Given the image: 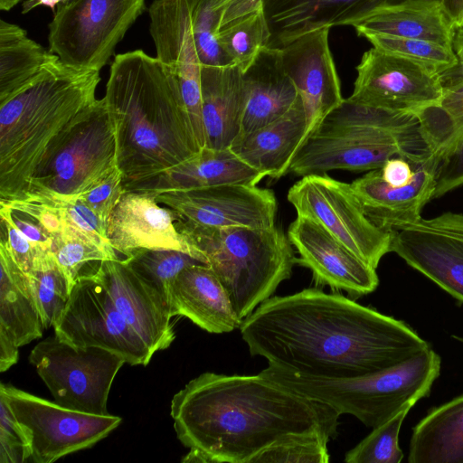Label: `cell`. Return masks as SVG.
Returning <instances> with one entry per match:
<instances>
[{
    "mask_svg": "<svg viewBox=\"0 0 463 463\" xmlns=\"http://www.w3.org/2000/svg\"><path fill=\"white\" fill-rule=\"evenodd\" d=\"M240 330L252 356L314 378L367 375L430 348L404 322L317 288L269 298Z\"/></svg>",
    "mask_w": 463,
    "mask_h": 463,
    "instance_id": "obj_1",
    "label": "cell"
},
{
    "mask_svg": "<svg viewBox=\"0 0 463 463\" xmlns=\"http://www.w3.org/2000/svg\"><path fill=\"white\" fill-rule=\"evenodd\" d=\"M339 416L260 373H203L171 401L176 436L198 463H250L269 445L296 435L334 439Z\"/></svg>",
    "mask_w": 463,
    "mask_h": 463,
    "instance_id": "obj_2",
    "label": "cell"
},
{
    "mask_svg": "<svg viewBox=\"0 0 463 463\" xmlns=\"http://www.w3.org/2000/svg\"><path fill=\"white\" fill-rule=\"evenodd\" d=\"M104 99L112 118L125 191L169 172L200 150L179 82L142 50L118 54Z\"/></svg>",
    "mask_w": 463,
    "mask_h": 463,
    "instance_id": "obj_3",
    "label": "cell"
},
{
    "mask_svg": "<svg viewBox=\"0 0 463 463\" xmlns=\"http://www.w3.org/2000/svg\"><path fill=\"white\" fill-rule=\"evenodd\" d=\"M99 71L55 54L24 86L0 101V203L24 200L50 143L97 99Z\"/></svg>",
    "mask_w": 463,
    "mask_h": 463,
    "instance_id": "obj_4",
    "label": "cell"
},
{
    "mask_svg": "<svg viewBox=\"0 0 463 463\" xmlns=\"http://www.w3.org/2000/svg\"><path fill=\"white\" fill-rule=\"evenodd\" d=\"M394 156L417 166L431 158L430 147L412 113L394 112L345 99L307 137L289 172L304 176L332 170L370 171Z\"/></svg>",
    "mask_w": 463,
    "mask_h": 463,
    "instance_id": "obj_5",
    "label": "cell"
},
{
    "mask_svg": "<svg viewBox=\"0 0 463 463\" xmlns=\"http://www.w3.org/2000/svg\"><path fill=\"white\" fill-rule=\"evenodd\" d=\"M178 229L226 290L241 320L291 277L297 256L288 235L269 228L198 226L178 219Z\"/></svg>",
    "mask_w": 463,
    "mask_h": 463,
    "instance_id": "obj_6",
    "label": "cell"
},
{
    "mask_svg": "<svg viewBox=\"0 0 463 463\" xmlns=\"http://www.w3.org/2000/svg\"><path fill=\"white\" fill-rule=\"evenodd\" d=\"M440 364L439 354L428 348L396 365L354 378H314L271 364L260 373L373 429L429 395Z\"/></svg>",
    "mask_w": 463,
    "mask_h": 463,
    "instance_id": "obj_7",
    "label": "cell"
},
{
    "mask_svg": "<svg viewBox=\"0 0 463 463\" xmlns=\"http://www.w3.org/2000/svg\"><path fill=\"white\" fill-rule=\"evenodd\" d=\"M116 168L115 128L103 98L80 111L50 143L24 200L76 199Z\"/></svg>",
    "mask_w": 463,
    "mask_h": 463,
    "instance_id": "obj_8",
    "label": "cell"
},
{
    "mask_svg": "<svg viewBox=\"0 0 463 463\" xmlns=\"http://www.w3.org/2000/svg\"><path fill=\"white\" fill-rule=\"evenodd\" d=\"M145 9V0H71L60 5L49 24V50L69 66L100 71Z\"/></svg>",
    "mask_w": 463,
    "mask_h": 463,
    "instance_id": "obj_9",
    "label": "cell"
},
{
    "mask_svg": "<svg viewBox=\"0 0 463 463\" xmlns=\"http://www.w3.org/2000/svg\"><path fill=\"white\" fill-rule=\"evenodd\" d=\"M28 359L55 402L99 415L109 413L107 404L112 383L126 364L112 351L73 345L55 334L40 341Z\"/></svg>",
    "mask_w": 463,
    "mask_h": 463,
    "instance_id": "obj_10",
    "label": "cell"
},
{
    "mask_svg": "<svg viewBox=\"0 0 463 463\" xmlns=\"http://www.w3.org/2000/svg\"><path fill=\"white\" fill-rule=\"evenodd\" d=\"M287 198L297 215L316 222L373 269L391 252L392 232L367 218L350 184L311 174L296 182Z\"/></svg>",
    "mask_w": 463,
    "mask_h": 463,
    "instance_id": "obj_11",
    "label": "cell"
},
{
    "mask_svg": "<svg viewBox=\"0 0 463 463\" xmlns=\"http://www.w3.org/2000/svg\"><path fill=\"white\" fill-rule=\"evenodd\" d=\"M5 398L24 430L34 463H52L89 449L106 438L122 419L110 413L83 412L1 383Z\"/></svg>",
    "mask_w": 463,
    "mask_h": 463,
    "instance_id": "obj_12",
    "label": "cell"
},
{
    "mask_svg": "<svg viewBox=\"0 0 463 463\" xmlns=\"http://www.w3.org/2000/svg\"><path fill=\"white\" fill-rule=\"evenodd\" d=\"M53 329L59 338L69 344L112 351L130 365H146L154 355L95 276L75 283Z\"/></svg>",
    "mask_w": 463,
    "mask_h": 463,
    "instance_id": "obj_13",
    "label": "cell"
},
{
    "mask_svg": "<svg viewBox=\"0 0 463 463\" xmlns=\"http://www.w3.org/2000/svg\"><path fill=\"white\" fill-rule=\"evenodd\" d=\"M356 71L348 99L361 105L415 114L439 104L443 93L438 74L373 46L363 54Z\"/></svg>",
    "mask_w": 463,
    "mask_h": 463,
    "instance_id": "obj_14",
    "label": "cell"
},
{
    "mask_svg": "<svg viewBox=\"0 0 463 463\" xmlns=\"http://www.w3.org/2000/svg\"><path fill=\"white\" fill-rule=\"evenodd\" d=\"M156 197L183 221L211 228H269L278 212L273 191L250 184L172 191Z\"/></svg>",
    "mask_w": 463,
    "mask_h": 463,
    "instance_id": "obj_15",
    "label": "cell"
},
{
    "mask_svg": "<svg viewBox=\"0 0 463 463\" xmlns=\"http://www.w3.org/2000/svg\"><path fill=\"white\" fill-rule=\"evenodd\" d=\"M288 238L297 250V264L312 272L317 286L342 290L356 299L374 291L379 284L373 269L313 220L297 215Z\"/></svg>",
    "mask_w": 463,
    "mask_h": 463,
    "instance_id": "obj_16",
    "label": "cell"
},
{
    "mask_svg": "<svg viewBox=\"0 0 463 463\" xmlns=\"http://www.w3.org/2000/svg\"><path fill=\"white\" fill-rule=\"evenodd\" d=\"M329 29L307 33L280 48L284 70L294 83L305 109L304 141L345 99L329 48Z\"/></svg>",
    "mask_w": 463,
    "mask_h": 463,
    "instance_id": "obj_17",
    "label": "cell"
},
{
    "mask_svg": "<svg viewBox=\"0 0 463 463\" xmlns=\"http://www.w3.org/2000/svg\"><path fill=\"white\" fill-rule=\"evenodd\" d=\"M178 219L172 209L159 205L155 194L125 191L109 217L108 241L125 258L134 250L151 249L180 250L196 259L178 229Z\"/></svg>",
    "mask_w": 463,
    "mask_h": 463,
    "instance_id": "obj_18",
    "label": "cell"
},
{
    "mask_svg": "<svg viewBox=\"0 0 463 463\" xmlns=\"http://www.w3.org/2000/svg\"><path fill=\"white\" fill-rule=\"evenodd\" d=\"M95 277L153 354L171 345L175 333L165 300L123 259L104 260Z\"/></svg>",
    "mask_w": 463,
    "mask_h": 463,
    "instance_id": "obj_19",
    "label": "cell"
},
{
    "mask_svg": "<svg viewBox=\"0 0 463 463\" xmlns=\"http://www.w3.org/2000/svg\"><path fill=\"white\" fill-rule=\"evenodd\" d=\"M350 184L367 218L378 228L392 232L423 219L421 211L433 199L435 175L427 165H419L409 184L396 187L384 181L379 168Z\"/></svg>",
    "mask_w": 463,
    "mask_h": 463,
    "instance_id": "obj_20",
    "label": "cell"
},
{
    "mask_svg": "<svg viewBox=\"0 0 463 463\" xmlns=\"http://www.w3.org/2000/svg\"><path fill=\"white\" fill-rule=\"evenodd\" d=\"M391 251L463 302V239L428 224L392 232Z\"/></svg>",
    "mask_w": 463,
    "mask_h": 463,
    "instance_id": "obj_21",
    "label": "cell"
},
{
    "mask_svg": "<svg viewBox=\"0 0 463 463\" xmlns=\"http://www.w3.org/2000/svg\"><path fill=\"white\" fill-rule=\"evenodd\" d=\"M268 47L280 49L316 30L354 25L373 11V0H262Z\"/></svg>",
    "mask_w": 463,
    "mask_h": 463,
    "instance_id": "obj_22",
    "label": "cell"
},
{
    "mask_svg": "<svg viewBox=\"0 0 463 463\" xmlns=\"http://www.w3.org/2000/svg\"><path fill=\"white\" fill-rule=\"evenodd\" d=\"M167 309L170 316H183L211 334L240 328L237 316L223 286L203 263L184 269L170 287Z\"/></svg>",
    "mask_w": 463,
    "mask_h": 463,
    "instance_id": "obj_23",
    "label": "cell"
},
{
    "mask_svg": "<svg viewBox=\"0 0 463 463\" xmlns=\"http://www.w3.org/2000/svg\"><path fill=\"white\" fill-rule=\"evenodd\" d=\"M148 12L156 58L175 75L181 92L200 90L202 64L188 0H155Z\"/></svg>",
    "mask_w": 463,
    "mask_h": 463,
    "instance_id": "obj_24",
    "label": "cell"
},
{
    "mask_svg": "<svg viewBox=\"0 0 463 463\" xmlns=\"http://www.w3.org/2000/svg\"><path fill=\"white\" fill-rule=\"evenodd\" d=\"M306 130V114L299 97L283 116L253 131L240 134L229 148L266 177L279 179L289 172Z\"/></svg>",
    "mask_w": 463,
    "mask_h": 463,
    "instance_id": "obj_25",
    "label": "cell"
},
{
    "mask_svg": "<svg viewBox=\"0 0 463 463\" xmlns=\"http://www.w3.org/2000/svg\"><path fill=\"white\" fill-rule=\"evenodd\" d=\"M205 147L229 148L241 134L246 102L243 71L237 65L202 66Z\"/></svg>",
    "mask_w": 463,
    "mask_h": 463,
    "instance_id": "obj_26",
    "label": "cell"
},
{
    "mask_svg": "<svg viewBox=\"0 0 463 463\" xmlns=\"http://www.w3.org/2000/svg\"><path fill=\"white\" fill-rule=\"evenodd\" d=\"M246 102L241 134L283 116L298 101V90L286 73L280 49L263 47L243 71Z\"/></svg>",
    "mask_w": 463,
    "mask_h": 463,
    "instance_id": "obj_27",
    "label": "cell"
},
{
    "mask_svg": "<svg viewBox=\"0 0 463 463\" xmlns=\"http://www.w3.org/2000/svg\"><path fill=\"white\" fill-rule=\"evenodd\" d=\"M358 35L419 39L452 48L457 27L442 3L407 0L380 6L353 25Z\"/></svg>",
    "mask_w": 463,
    "mask_h": 463,
    "instance_id": "obj_28",
    "label": "cell"
},
{
    "mask_svg": "<svg viewBox=\"0 0 463 463\" xmlns=\"http://www.w3.org/2000/svg\"><path fill=\"white\" fill-rule=\"evenodd\" d=\"M265 177L230 148L203 147L187 161L131 191L157 195L223 184L257 185Z\"/></svg>",
    "mask_w": 463,
    "mask_h": 463,
    "instance_id": "obj_29",
    "label": "cell"
},
{
    "mask_svg": "<svg viewBox=\"0 0 463 463\" xmlns=\"http://www.w3.org/2000/svg\"><path fill=\"white\" fill-rule=\"evenodd\" d=\"M0 274V333L21 347L42 337L45 328L31 279L16 263L3 232Z\"/></svg>",
    "mask_w": 463,
    "mask_h": 463,
    "instance_id": "obj_30",
    "label": "cell"
},
{
    "mask_svg": "<svg viewBox=\"0 0 463 463\" xmlns=\"http://www.w3.org/2000/svg\"><path fill=\"white\" fill-rule=\"evenodd\" d=\"M408 462L463 463V394L432 409L415 425Z\"/></svg>",
    "mask_w": 463,
    "mask_h": 463,
    "instance_id": "obj_31",
    "label": "cell"
},
{
    "mask_svg": "<svg viewBox=\"0 0 463 463\" xmlns=\"http://www.w3.org/2000/svg\"><path fill=\"white\" fill-rule=\"evenodd\" d=\"M54 55L22 27L0 20V101L29 82Z\"/></svg>",
    "mask_w": 463,
    "mask_h": 463,
    "instance_id": "obj_32",
    "label": "cell"
},
{
    "mask_svg": "<svg viewBox=\"0 0 463 463\" xmlns=\"http://www.w3.org/2000/svg\"><path fill=\"white\" fill-rule=\"evenodd\" d=\"M52 250L71 288L79 279L95 276L101 263L111 260L64 216L61 230L52 237Z\"/></svg>",
    "mask_w": 463,
    "mask_h": 463,
    "instance_id": "obj_33",
    "label": "cell"
},
{
    "mask_svg": "<svg viewBox=\"0 0 463 463\" xmlns=\"http://www.w3.org/2000/svg\"><path fill=\"white\" fill-rule=\"evenodd\" d=\"M31 279L45 329L53 327L69 300L71 287L52 249L38 250Z\"/></svg>",
    "mask_w": 463,
    "mask_h": 463,
    "instance_id": "obj_34",
    "label": "cell"
},
{
    "mask_svg": "<svg viewBox=\"0 0 463 463\" xmlns=\"http://www.w3.org/2000/svg\"><path fill=\"white\" fill-rule=\"evenodd\" d=\"M269 36L261 5L222 26L217 39L232 62L244 71L260 50L268 46Z\"/></svg>",
    "mask_w": 463,
    "mask_h": 463,
    "instance_id": "obj_35",
    "label": "cell"
},
{
    "mask_svg": "<svg viewBox=\"0 0 463 463\" xmlns=\"http://www.w3.org/2000/svg\"><path fill=\"white\" fill-rule=\"evenodd\" d=\"M130 269L165 300L170 287L186 267L203 263L188 253L175 250L140 249L123 259Z\"/></svg>",
    "mask_w": 463,
    "mask_h": 463,
    "instance_id": "obj_36",
    "label": "cell"
},
{
    "mask_svg": "<svg viewBox=\"0 0 463 463\" xmlns=\"http://www.w3.org/2000/svg\"><path fill=\"white\" fill-rule=\"evenodd\" d=\"M229 2L188 0L192 31L202 66L234 65L217 39Z\"/></svg>",
    "mask_w": 463,
    "mask_h": 463,
    "instance_id": "obj_37",
    "label": "cell"
},
{
    "mask_svg": "<svg viewBox=\"0 0 463 463\" xmlns=\"http://www.w3.org/2000/svg\"><path fill=\"white\" fill-rule=\"evenodd\" d=\"M406 407L372 432L345 455L346 463H400L403 452L399 446V433L406 415Z\"/></svg>",
    "mask_w": 463,
    "mask_h": 463,
    "instance_id": "obj_38",
    "label": "cell"
},
{
    "mask_svg": "<svg viewBox=\"0 0 463 463\" xmlns=\"http://www.w3.org/2000/svg\"><path fill=\"white\" fill-rule=\"evenodd\" d=\"M365 38L373 47L420 63L438 75L457 63L452 48L436 43L388 35H368Z\"/></svg>",
    "mask_w": 463,
    "mask_h": 463,
    "instance_id": "obj_39",
    "label": "cell"
},
{
    "mask_svg": "<svg viewBox=\"0 0 463 463\" xmlns=\"http://www.w3.org/2000/svg\"><path fill=\"white\" fill-rule=\"evenodd\" d=\"M330 439L320 433L291 436L262 449L250 463H327Z\"/></svg>",
    "mask_w": 463,
    "mask_h": 463,
    "instance_id": "obj_40",
    "label": "cell"
},
{
    "mask_svg": "<svg viewBox=\"0 0 463 463\" xmlns=\"http://www.w3.org/2000/svg\"><path fill=\"white\" fill-rule=\"evenodd\" d=\"M428 118L446 150L463 131V82L443 90L439 104L429 108Z\"/></svg>",
    "mask_w": 463,
    "mask_h": 463,
    "instance_id": "obj_41",
    "label": "cell"
},
{
    "mask_svg": "<svg viewBox=\"0 0 463 463\" xmlns=\"http://www.w3.org/2000/svg\"><path fill=\"white\" fill-rule=\"evenodd\" d=\"M58 205L64 218L90 241L105 251L111 260L118 259L109 245L107 224L79 198L67 201H44Z\"/></svg>",
    "mask_w": 463,
    "mask_h": 463,
    "instance_id": "obj_42",
    "label": "cell"
},
{
    "mask_svg": "<svg viewBox=\"0 0 463 463\" xmlns=\"http://www.w3.org/2000/svg\"><path fill=\"white\" fill-rule=\"evenodd\" d=\"M30 458L27 437L8 403L0 395V463H21Z\"/></svg>",
    "mask_w": 463,
    "mask_h": 463,
    "instance_id": "obj_43",
    "label": "cell"
},
{
    "mask_svg": "<svg viewBox=\"0 0 463 463\" xmlns=\"http://www.w3.org/2000/svg\"><path fill=\"white\" fill-rule=\"evenodd\" d=\"M433 199L463 185V131L458 133L434 165Z\"/></svg>",
    "mask_w": 463,
    "mask_h": 463,
    "instance_id": "obj_44",
    "label": "cell"
},
{
    "mask_svg": "<svg viewBox=\"0 0 463 463\" xmlns=\"http://www.w3.org/2000/svg\"><path fill=\"white\" fill-rule=\"evenodd\" d=\"M124 193L123 175L118 167L99 184L78 198L108 225L109 217Z\"/></svg>",
    "mask_w": 463,
    "mask_h": 463,
    "instance_id": "obj_45",
    "label": "cell"
},
{
    "mask_svg": "<svg viewBox=\"0 0 463 463\" xmlns=\"http://www.w3.org/2000/svg\"><path fill=\"white\" fill-rule=\"evenodd\" d=\"M1 232L6 238L9 249L22 270L30 275L33 269L34 258L39 250L14 224L9 208L0 204ZM47 250V249H45Z\"/></svg>",
    "mask_w": 463,
    "mask_h": 463,
    "instance_id": "obj_46",
    "label": "cell"
},
{
    "mask_svg": "<svg viewBox=\"0 0 463 463\" xmlns=\"http://www.w3.org/2000/svg\"><path fill=\"white\" fill-rule=\"evenodd\" d=\"M9 212L14 224L35 248L52 249V237L36 219L24 212L11 208H9Z\"/></svg>",
    "mask_w": 463,
    "mask_h": 463,
    "instance_id": "obj_47",
    "label": "cell"
},
{
    "mask_svg": "<svg viewBox=\"0 0 463 463\" xmlns=\"http://www.w3.org/2000/svg\"><path fill=\"white\" fill-rule=\"evenodd\" d=\"M380 170L384 181L396 187L409 184L414 174L410 162L400 156L387 160Z\"/></svg>",
    "mask_w": 463,
    "mask_h": 463,
    "instance_id": "obj_48",
    "label": "cell"
},
{
    "mask_svg": "<svg viewBox=\"0 0 463 463\" xmlns=\"http://www.w3.org/2000/svg\"><path fill=\"white\" fill-rule=\"evenodd\" d=\"M452 50L457 63L439 75L442 89H449L463 82V27L458 28L452 41Z\"/></svg>",
    "mask_w": 463,
    "mask_h": 463,
    "instance_id": "obj_49",
    "label": "cell"
},
{
    "mask_svg": "<svg viewBox=\"0 0 463 463\" xmlns=\"http://www.w3.org/2000/svg\"><path fill=\"white\" fill-rule=\"evenodd\" d=\"M18 346L6 335L0 333V371L5 372L18 361Z\"/></svg>",
    "mask_w": 463,
    "mask_h": 463,
    "instance_id": "obj_50",
    "label": "cell"
},
{
    "mask_svg": "<svg viewBox=\"0 0 463 463\" xmlns=\"http://www.w3.org/2000/svg\"><path fill=\"white\" fill-rule=\"evenodd\" d=\"M442 4L457 29L463 27V0H443Z\"/></svg>",
    "mask_w": 463,
    "mask_h": 463,
    "instance_id": "obj_51",
    "label": "cell"
},
{
    "mask_svg": "<svg viewBox=\"0 0 463 463\" xmlns=\"http://www.w3.org/2000/svg\"><path fill=\"white\" fill-rule=\"evenodd\" d=\"M62 3L63 0H25L23 4L22 13L26 14L39 5L47 6L54 10L55 7H58Z\"/></svg>",
    "mask_w": 463,
    "mask_h": 463,
    "instance_id": "obj_52",
    "label": "cell"
},
{
    "mask_svg": "<svg viewBox=\"0 0 463 463\" xmlns=\"http://www.w3.org/2000/svg\"><path fill=\"white\" fill-rule=\"evenodd\" d=\"M407 0H373V11L380 6L386 5H392L396 4L400 2H403ZM432 1H438L442 3L443 0H432Z\"/></svg>",
    "mask_w": 463,
    "mask_h": 463,
    "instance_id": "obj_53",
    "label": "cell"
},
{
    "mask_svg": "<svg viewBox=\"0 0 463 463\" xmlns=\"http://www.w3.org/2000/svg\"><path fill=\"white\" fill-rule=\"evenodd\" d=\"M21 1L22 0H0V9L2 11H9Z\"/></svg>",
    "mask_w": 463,
    "mask_h": 463,
    "instance_id": "obj_54",
    "label": "cell"
},
{
    "mask_svg": "<svg viewBox=\"0 0 463 463\" xmlns=\"http://www.w3.org/2000/svg\"><path fill=\"white\" fill-rule=\"evenodd\" d=\"M453 337H454L455 339L458 340V341L463 342V338H461V337H458V336H453Z\"/></svg>",
    "mask_w": 463,
    "mask_h": 463,
    "instance_id": "obj_55",
    "label": "cell"
},
{
    "mask_svg": "<svg viewBox=\"0 0 463 463\" xmlns=\"http://www.w3.org/2000/svg\"><path fill=\"white\" fill-rule=\"evenodd\" d=\"M69 1H71V0H63V3H62V4H65V3L69 2ZM62 4H61V5H62Z\"/></svg>",
    "mask_w": 463,
    "mask_h": 463,
    "instance_id": "obj_56",
    "label": "cell"
},
{
    "mask_svg": "<svg viewBox=\"0 0 463 463\" xmlns=\"http://www.w3.org/2000/svg\"><path fill=\"white\" fill-rule=\"evenodd\" d=\"M225 2H229V0H225Z\"/></svg>",
    "mask_w": 463,
    "mask_h": 463,
    "instance_id": "obj_57",
    "label": "cell"
}]
</instances>
